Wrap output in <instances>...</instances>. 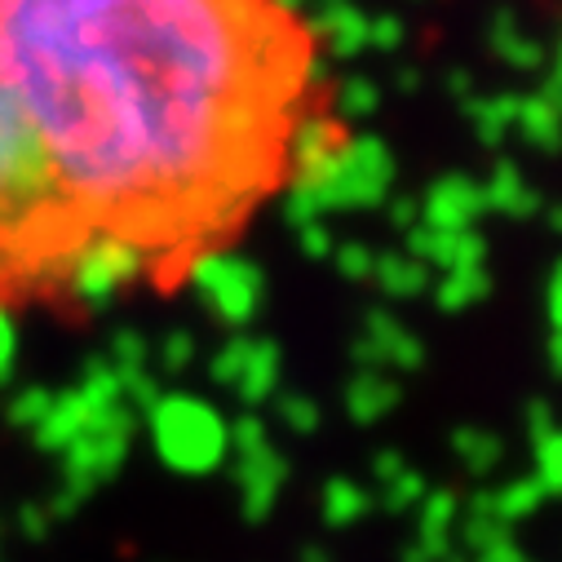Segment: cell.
<instances>
[{"mask_svg":"<svg viewBox=\"0 0 562 562\" xmlns=\"http://www.w3.org/2000/svg\"><path fill=\"white\" fill-rule=\"evenodd\" d=\"M315 93L289 0H0V324L191 284L289 187Z\"/></svg>","mask_w":562,"mask_h":562,"instance_id":"obj_1","label":"cell"}]
</instances>
